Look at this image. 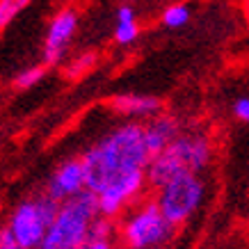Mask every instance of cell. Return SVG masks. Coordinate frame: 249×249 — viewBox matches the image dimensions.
I'll return each mask as SVG.
<instances>
[{
    "mask_svg": "<svg viewBox=\"0 0 249 249\" xmlns=\"http://www.w3.org/2000/svg\"><path fill=\"white\" fill-rule=\"evenodd\" d=\"M149 158L151 156L144 146L142 126H119L80 158L85 172V190L98 195L124 174L144 169Z\"/></svg>",
    "mask_w": 249,
    "mask_h": 249,
    "instance_id": "cell-1",
    "label": "cell"
},
{
    "mask_svg": "<svg viewBox=\"0 0 249 249\" xmlns=\"http://www.w3.org/2000/svg\"><path fill=\"white\" fill-rule=\"evenodd\" d=\"M213 160V144L201 133H190V135H176L172 144L156 156L149 158L144 167L146 181L160 188L167 181H172L183 174H201Z\"/></svg>",
    "mask_w": 249,
    "mask_h": 249,
    "instance_id": "cell-2",
    "label": "cell"
},
{
    "mask_svg": "<svg viewBox=\"0 0 249 249\" xmlns=\"http://www.w3.org/2000/svg\"><path fill=\"white\" fill-rule=\"evenodd\" d=\"M98 215L96 195L89 190L62 201L37 249H78L87 240L89 227Z\"/></svg>",
    "mask_w": 249,
    "mask_h": 249,
    "instance_id": "cell-3",
    "label": "cell"
},
{
    "mask_svg": "<svg viewBox=\"0 0 249 249\" xmlns=\"http://www.w3.org/2000/svg\"><path fill=\"white\" fill-rule=\"evenodd\" d=\"M206 185L199 178V174H183L158 188V199L156 206L162 213V217L172 224H185L204 204Z\"/></svg>",
    "mask_w": 249,
    "mask_h": 249,
    "instance_id": "cell-4",
    "label": "cell"
},
{
    "mask_svg": "<svg viewBox=\"0 0 249 249\" xmlns=\"http://www.w3.org/2000/svg\"><path fill=\"white\" fill-rule=\"evenodd\" d=\"M176 227H172L156 201H146L126 217L121 227V238L128 249H160L165 242L172 240Z\"/></svg>",
    "mask_w": 249,
    "mask_h": 249,
    "instance_id": "cell-5",
    "label": "cell"
},
{
    "mask_svg": "<svg viewBox=\"0 0 249 249\" xmlns=\"http://www.w3.org/2000/svg\"><path fill=\"white\" fill-rule=\"evenodd\" d=\"M60 204L51 196H37L23 201L9 217V231L14 235L16 247L21 249H37L44 238L48 224L53 222Z\"/></svg>",
    "mask_w": 249,
    "mask_h": 249,
    "instance_id": "cell-6",
    "label": "cell"
},
{
    "mask_svg": "<svg viewBox=\"0 0 249 249\" xmlns=\"http://www.w3.org/2000/svg\"><path fill=\"white\" fill-rule=\"evenodd\" d=\"M144 183H146L144 169H135V172H128V174H124V176H119L117 181H112L106 190H101L96 195L98 215L110 217V219L114 215H119L121 208L142 192Z\"/></svg>",
    "mask_w": 249,
    "mask_h": 249,
    "instance_id": "cell-7",
    "label": "cell"
},
{
    "mask_svg": "<svg viewBox=\"0 0 249 249\" xmlns=\"http://www.w3.org/2000/svg\"><path fill=\"white\" fill-rule=\"evenodd\" d=\"M78 25V16L71 9H64L55 16L51 25H48V35H46V44H44V62L46 64H57L62 60V55L67 51L69 41L76 32Z\"/></svg>",
    "mask_w": 249,
    "mask_h": 249,
    "instance_id": "cell-8",
    "label": "cell"
},
{
    "mask_svg": "<svg viewBox=\"0 0 249 249\" xmlns=\"http://www.w3.org/2000/svg\"><path fill=\"white\" fill-rule=\"evenodd\" d=\"M85 190V172H83V162L80 158L76 160H67L64 165H60L55 169V174L48 181L46 195L55 199L57 204L67 201L71 196H76L78 192Z\"/></svg>",
    "mask_w": 249,
    "mask_h": 249,
    "instance_id": "cell-9",
    "label": "cell"
},
{
    "mask_svg": "<svg viewBox=\"0 0 249 249\" xmlns=\"http://www.w3.org/2000/svg\"><path fill=\"white\" fill-rule=\"evenodd\" d=\"M178 121L169 117V114H158L153 117L146 126L142 128V140L149 156H156L165 149L167 144H172V140L178 135Z\"/></svg>",
    "mask_w": 249,
    "mask_h": 249,
    "instance_id": "cell-10",
    "label": "cell"
},
{
    "mask_svg": "<svg viewBox=\"0 0 249 249\" xmlns=\"http://www.w3.org/2000/svg\"><path fill=\"white\" fill-rule=\"evenodd\" d=\"M112 110L128 117H153L160 112V101L156 96H137V94H119L110 101Z\"/></svg>",
    "mask_w": 249,
    "mask_h": 249,
    "instance_id": "cell-11",
    "label": "cell"
},
{
    "mask_svg": "<svg viewBox=\"0 0 249 249\" xmlns=\"http://www.w3.org/2000/svg\"><path fill=\"white\" fill-rule=\"evenodd\" d=\"M94 64H96V55L94 53H83L80 57H76V60L71 62L67 67V78H71V80H78V78L87 76L91 69H94Z\"/></svg>",
    "mask_w": 249,
    "mask_h": 249,
    "instance_id": "cell-12",
    "label": "cell"
},
{
    "mask_svg": "<svg viewBox=\"0 0 249 249\" xmlns=\"http://www.w3.org/2000/svg\"><path fill=\"white\" fill-rule=\"evenodd\" d=\"M28 5L30 0H0V30H5Z\"/></svg>",
    "mask_w": 249,
    "mask_h": 249,
    "instance_id": "cell-13",
    "label": "cell"
},
{
    "mask_svg": "<svg viewBox=\"0 0 249 249\" xmlns=\"http://www.w3.org/2000/svg\"><path fill=\"white\" fill-rule=\"evenodd\" d=\"M140 35V28H137V21L135 18H128V21H117V28H114V39L117 44L126 46V44H133Z\"/></svg>",
    "mask_w": 249,
    "mask_h": 249,
    "instance_id": "cell-14",
    "label": "cell"
},
{
    "mask_svg": "<svg viewBox=\"0 0 249 249\" xmlns=\"http://www.w3.org/2000/svg\"><path fill=\"white\" fill-rule=\"evenodd\" d=\"M162 21H165L167 28H183L190 21L188 5H172V7H167L165 14H162Z\"/></svg>",
    "mask_w": 249,
    "mask_h": 249,
    "instance_id": "cell-15",
    "label": "cell"
},
{
    "mask_svg": "<svg viewBox=\"0 0 249 249\" xmlns=\"http://www.w3.org/2000/svg\"><path fill=\"white\" fill-rule=\"evenodd\" d=\"M114 231V224L110 217H94V222H91L89 227V235L87 238H103V240H110V235H112Z\"/></svg>",
    "mask_w": 249,
    "mask_h": 249,
    "instance_id": "cell-16",
    "label": "cell"
},
{
    "mask_svg": "<svg viewBox=\"0 0 249 249\" xmlns=\"http://www.w3.org/2000/svg\"><path fill=\"white\" fill-rule=\"evenodd\" d=\"M44 73H46L44 67L28 69V71H23V73H18V76H16V87H18V89H30V87H35V85L44 78Z\"/></svg>",
    "mask_w": 249,
    "mask_h": 249,
    "instance_id": "cell-17",
    "label": "cell"
},
{
    "mask_svg": "<svg viewBox=\"0 0 249 249\" xmlns=\"http://www.w3.org/2000/svg\"><path fill=\"white\" fill-rule=\"evenodd\" d=\"M233 114H235V119L238 121H247L249 119V98L247 96H240L233 103Z\"/></svg>",
    "mask_w": 249,
    "mask_h": 249,
    "instance_id": "cell-18",
    "label": "cell"
},
{
    "mask_svg": "<svg viewBox=\"0 0 249 249\" xmlns=\"http://www.w3.org/2000/svg\"><path fill=\"white\" fill-rule=\"evenodd\" d=\"M78 249H112V242L103 238H87Z\"/></svg>",
    "mask_w": 249,
    "mask_h": 249,
    "instance_id": "cell-19",
    "label": "cell"
},
{
    "mask_svg": "<svg viewBox=\"0 0 249 249\" xmlns=\"http://www.w3.org/2000/svg\"><path fill=\"white\" fill-rule=\"evenodd\" d=\"M14 235L9 231V227H2L0 229V247H14Z\"/></svg>",
    "mask_w": 249,
    "mask_h": 249,
    "instance_id": "cell-20",
    "label": "cell"
},
{
    "mask_svg": "<svg viewBox=\"0 0 249 249\" xmlns=\"http://www.w3.org/2000/svg\"><path fill=\"white\" fill-rule=\"evenodd\" d=\"M0 249H21V247H16V245H14V247H0Z\"/></svg>",
    "mask_w": 249,
    "mask_h": 249,
    "instance_id": "cell-21",
    "label": "cell"
},
{
    "mask_svg": "<svg viewBox=\"0 0 249 249\" xmlns=\"http://www.w3.org/2000/svg\"><path fill=\"white\" fill-rule=\"evenodd\" d=\"M112 249H114V247H112Z\"/></svg>",
    "mask_w": 249,
    "mask_h": 249,
    "instance_id": "cell-22",
    "label": "cell"
}]
</instances>
